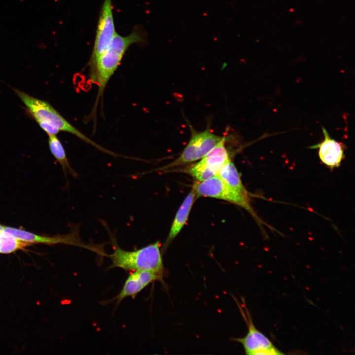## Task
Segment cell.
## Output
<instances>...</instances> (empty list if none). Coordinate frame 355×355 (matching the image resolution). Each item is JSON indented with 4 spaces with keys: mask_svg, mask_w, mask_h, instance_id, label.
Returning a JSON list of instances; mask_svg holds the SVG:
<instances>
[{
    "mask_svg": "<svg viewBox=\"0 0 355 355\" xmlns=\"http://www.w3.org/2000/svg\"><path fill=\"white\" fill-rule=\"evenodd\" d=\"M243 301L245 311L238 303V304L247 323L248 331L245 337L235 338L234 339V340L242 345L246 355H261V353L264 350L273 348L275 346L267 337L255 326L244 299H243Z\"/></svg>",
    "mask_w": 355,
    "mask_h": 355,
    "instance_id": "cell-9",
    "label": "cell"
},
{
    "mask_svg": "<svg viewBox=\"0 0 355 355\" xmlns=\"http://www.w3.org/2000/svg\"><path fill=\"white\" fill-rule=\"evenodd\" d=\"M196 197V193L192 189L184 199L176 214L169 235L164 244V249L167 248L185 224Z\"/></svg>",
    "mask_w": 355,
    "mask_h": 355,
    "instance_id": "cell-12",
    "label": "cell"
},
{
    "mask_svg": "<svg viewBox=\"0 0 355 355\" xmlns=\"http://www.w3.org/2000/svg\"><path fill=\"white\" fill-rule=\"evenodd\" d=\"M193 189L197 196L214 198L235 204L246 210L253 217L261 222L250 206L249 198L234 190L217 175L204 181L195 183Z\"/></svg>",
    "mask_w": 355,
    "mask_h": 355,
    "instance_id": "cell-5",
    "label": "cell"
},
{
    "mask_svg": "<svg viewBox=\"0 0 355 355\" xmlns=\"http://www.w3.org/2000/svg\"><path fill=\"white\" fill-rule=\"evenodd\" d=\"M324 140L320 143L310 147L319 148L320 161L330 169L339 167L344 158V146L341 142L331 138L328 132L322 127Z\"/></svg>",
    "mask_w": 355,
    "mask_h": 355,
    "instance_id": "cell-11",
    "label": "cell"
},
{
    "mask_svg": "<svg viewBox=\"0 0 355 355\" xmlns=\"http://www.w3.org/2000/svg\"><path fill=\"white\" fill-rule=\"evenodd\" d=\"M31 245L29 243L14 237L11 234L4 231L0 232V253H10Z\"/></svg>",
    "mask_w": 355,
    "mask_h": 355,
    "instance_id": "cell-15",
    "label": "cell"
},
{
    "mask_svg": "<svg viewBox=\"0 0 355 355\" xmlns=\"http://www.w3.org/2000/svg\"><path fill=\"white\" fill-rule=\"evenodd\" d=\"M163 275L150 271L137 270L131 273L126 280L122 289L114 298L119 303L124 298H135L137 294L149 284L161 280Z\"/></svg>",
    "mask_w": 355,
    "mask_h": 355,
    "instance_id": "cell-10",
    "label": "cell"
},
{
    "mask_svg": "<svg viewBox=\"0 0 355 355\" xmlns=\"http://www.w3.org/2000/svg\"><path fill=\"white\" fill-rule=\"evenodd\" d=\"M217 175L234 190L246 197L249 198L248 192L242 183L239 173L234 164L230 160L221 168Z\"/></svg>",
    "mask_w": 355,
    "mask_h": 355,
    "instance_id": "cell-13",
    "label": "cell"
},
{
    "mask_svg": "<svg viewBox=\"0 0 355 355\" xmlns=\"http://www.w3.org/2000/svg\"><path fill=\"white\" fill-rule=\"evenodd\" d=\"M191 136L180 155L166 168L187 164L202 158L214 148L225 136L213 133L208 127L202 131H197L189 125Z\"/></svg>",
    "mask_w": 355,
    "mask_h": 355,
    "instance_id": "cell-4",
    "label": "cell"
},
{
    "mask_svg": "<svg viewBox=\"0 0 355 355\" xmlns=\"http://www.w3.org/2000/svg\"><path fill=\"white\" fill-rule=\"evenodd\" d=\"M39 127L48 135H56L60 132V130L54 125L48 122L38 121L36 122Z\"/></svg>",
    "mask_w": 355,
    "mask_h": 355,
    "instance_id": "cell-16",
    "label": "cell"
},
{
    "mask_svg": "<svg viewBox=\"0 0 355 355\" xmlns=\"http://www.w3.org/2000/svg\"><path fill=\"white\" fill-rule=\"evenodd\" d=\"M13 90L36 122L42 121L50 123L57 127L60 131L70 133L103 152L110 154L112 153V152L99 145L71 124L49 103L31 96L17 89H13Z\"/></svg>",
    "mask_w": 355,
    "mask_h": 355,
    "instance_id": "cell-3",
    "label": "cell"
},
{
    "mask_svg": "<svg viewBox=\"0 0 355 355\" xmlns=\"http://www.w3.org/2000/svg\"><path fill=\"white\" fill-rule=\"evenodd\" d=\"M3 231L6 232L14 237L32 245L34 244H44L47 245H55L63 244L82 248L95 252L98 254L106 256L107 254L100 246L86 244L80 239L79 236L78 229L74 228L69 234L58 235L49 237L38 235L33 233L11 227L5 226Z\"/></svg>",
    "mask_w": 355,
    "mask_h": 355,
    "instance_id": "cell-6",
    "label": "cell"
},
{
    "mask_svg": "<svg viewBox=\"0 0 355 355\" xmlns=\"http://www.w3.org/2000/svg\"><path fill=\"white\" fill-rule=\"evenodd\" d=\"M113 252L109 255L111 268L117 267L125 271H150L163 275L164 266L159 241L133 251L122 249L111 236Z\"/></svg>",
    "mask_w": 355,
    "mask_h": 355,
    "instance_id": "cell-2",
    "label": "cell"
},
{
    "mask_svg": "<svg viewBox=\"0 0 355 355\" xmlns=\"http://www.w3.org/2000/svg\"><path fill=\"white\" fill-rule=\"evenodd\" d=\"M116 32L112 12V0H104L98 20L92 52L89 62L90 69L109 47Z\"/></svg>",
    "mask_w": 355,
    "mask_h": 355,
    "instance_id": "cell-8",
    "label": "cell"
},
{
    "mask_svg": "<svg viewBox=\"0 0 355 355\" xmlns=\"http://www.w3.org/2000/svg\"><path fill=\"white\" fill-rule=\"evenodd\" d=\"M48 145L50 152L62 166L65 173L70 172L74 177L77 174L71 166L68 160L64 147L56 135L48 136Z\"/></svg>",
    "mask_w": 355,
    "mask_h": 355,
    "instance_id": "cell-14",
    "label": "cell"
},
{
    "mask_svg": "<svg viewBox=\"0 0 355 355\" xmlns=\"http://www.w3.org/2000/svg\"><path fill=\"white\" fill-rule=\"evenodd\" d=\"M5 226L0 224V232L2 231Z\"/></svg>",
    "mask_w": 355,
    "mask_h": 355,
    "instance_id": "cell-17",
    "label": "cell"
},
{
    "mask_svg": "<svg viewBox=\"0 0 355 355\" xmlns=\"http://www.w3.org/2000/svg\"><path fill=\"white\" fill-rule=\"evenodd\" d=\"M226 136L201 160L189 166L186 171L198 181L207 180L217 174L221 168L230 160L225 146Z\"/></svg>",
    "mask_w": 355,
    "mask_h": 355,
    "instance_id": "cell-7",
    "label": "cell"
},
{
    "mask_svg": "<svg viewBox=\"0 0 355 355\" xmlns=\"http://www.w3.org/2000/svg\"><path fill=\"white\" fill-rule=\"evenodd\" d=\"M144 40V36L138 30H135L126 36L115 34L108 48L90 69L91 79L98 87L96 104L103 96L108 81L118 68L129 46Z\"/></svg>",
    "mask_w": 355,
    "mask_h": 355,
    "instance_id": "cell-1",
    "label": "cell"
}]
</instances>
